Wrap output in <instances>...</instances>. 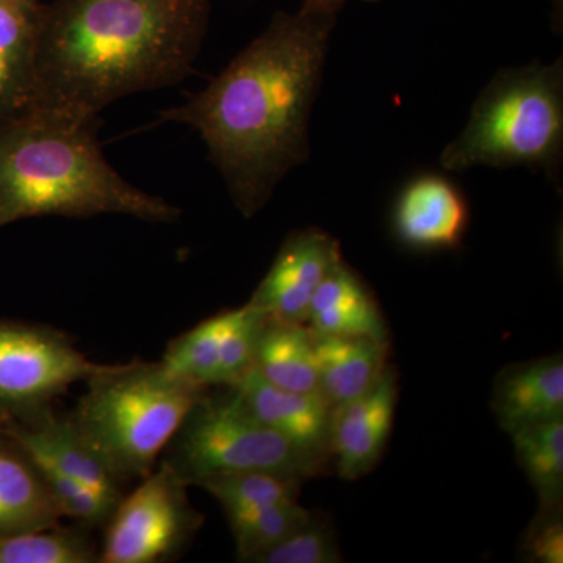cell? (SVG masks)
<instances>
[{
  "label": "cell",
  "instance_id": "cell-12",
  "mask_svg": "<svg viewBox=\"0 0 563 563\" xmlns=\"http://www.w3.org/2000/svg\"><path fill=\"white\" fill-rule=\"evenodd\" d=\"M0 431L9 433L35 461L51 463L114 506L124 496V484L81 439L69 415L55 413L51 407L27 420H0Z\"/></svg>",
  "mask_w": 563,
  "mask_h": 563
},
{
  "label": "cell",
  "instance_id": "cell-22",
  "mask_svg": "<svg viewBox=\"0 0 563 563\" xmlns=\"http://www.w3.org/2000/svg\"><path fill=\"white\" fill-rule=\"evenodd\" d=\"M299 481L279 474L243 472L221 474L199 484L221 504L228 520L274 504L296 501Z\"/></svg>",
  "mask_w": 563,
  "mask_h": 563
},
{
  "label": "cell",
  "instance_id": "cell-3",
  "mask_svg": "<svg viewBox=\"0 0 563 563\" xmlns=\"http://www.w3.org/2000/svg\"><path fill=\"white\" fill-rule=\"evenodd\" d=\"M99 214L169 224L180 210L111 166L98 117L40 103L0 122V229L29 218Z\"/></svg>",
  "mask_w": 563,
  "mask_h": 563
},
{
  "label": "cell",
  "instance_id": "cell-26",
  "mask_svg": "<svg viewBox=\"0 0 563 563\" xmlns=\"http://www.w3.org/2000/svg\"><path fill=\"white\" fill-rule=\"evenodd\" d=\"M523 554L533 563L563 562L562 509H540L526 533Z\"/></svg>",
  "mask_w": 563,
  "mask_h": 563
},
{
  "label": "cell",
  "instance_id": "cell-10",
  "mask_svg": "<svg viewBox=\"0 0 563 563\" xmlns=\"http://www.w3.org/2000/svg\"><path fill=\"white\" fill-rule=\"evenodd\" d=\"M231 388L258 421L288 440L320 472L324 470L325 459L332 455L333 410L324 396L282 390L254 369Z\"/></svg>",
  "mask_w": 563,
  "mask_h": 563
},
{
  "label": "cell",
  "instance_id": "cell-1",
  "mask_svg": "<svg viewBox=\"0 0 563 563\" xmlns=\"http://www.w3.org/2000/svg\"><path fill=\"white\" fill-rule=\"evenodd\" d=\"M333 21L335 14L306 5L277 13L203 90L163 111L162 121L201 135L243 217H255L309 158V121Z\"/></svg>",
  "mask_w": 563,
  "mask_h": 563
},
{
  "label": "cell",
  "instance_id": "cell-23",
  "mask_svg": "<svg viewBox=\"0 0 563 563\" xmlns=\"http://www.w3.org/2000/svg\"><path fill=\"white\" fill-rule=\"evenodd\" d=\"M101 550L80 529L54 528L0 539V563H98Z\"/></svg>",
  "mask_w": 563,
  "mask_h": 563
},
{
  "label": "cell",
  "instance_id": "cell-25",
  "mask_svg": "<svg viewBox=\"0 0 563 563\" xmlns=\"http://www.w3.org/2000/svg\"><path fill=\"white\" fill-rule=\"evenodd\" d=\"M331 525L312 514L306 525L251 563H342Z\"/></svg>",
  "mask_w": 563,
  "mask_h": 563
},
{
  "label": "cell",
  "instance_id": "cell-19",
  "mask_svg": "<svg viewBox=\"0 0 563 563\" xmlns=\"http://www.w3.org/2000/svg\"><path fill=\"white\" fill-rule=\"evenodd\" d=\"M252 369L282 390L321 395L313 332L307 324L266 320Z\"/></svg>",
  "mask_w": 563,
  "mask_h": 563
},
{
  "label": "cell",
  "instance_id": "cell-4",
  "mask_svg": "<svg viewBox=\"0 0 563 563\" xmlns=\"http://www.w3.org/2000/svg\"><path fill=\"white\" fill-rule=\"evenodd\" d=\"M209 388L181 380L161 362L102 365L69 413L81 439L122 484L154 472L181 422Z\"/></svg>",
  "mask_w": 563,
  "mask_h": 563
},
{
  "label": "cell",
  "instance_id": "cell-2",
  "mask_svg": "<svg viewBox=\"0 0 563 563\" xmlns=\"http://www.w3.org/2000/svg\"><path fill=\"white\" fill-rule=\"evenodd\" d=\"M209 0H51L36 49L40 103L98 117L136 92L191 73Z\"/></svg>",
  "mask_w": 563,
  "mask_h": 563
},
{
  "label": "cell",
  "instance_id": "cell-15",
  "mask_svg": "<svg viewBox=\"0 0 563 563\" xmlns=\"http://www.w3.org/2000/svg\"><path fill=\"white\" fill-rule=\"evenodd\" d=\"M492 410L504 432L563 420L562 355L507 366L496 377Z\"/></svg>",
  "mask_w": 563,
  "mask_h": 563
},
{
  "label": "cell",
  "instance_id": "cell-7",
  "mask_svg": "<svg viewBox=\"0 0 563 563\" xmlns=\"http://www.w3.org/2000/svg\"><path fill=\"white\" fill-rule=\"evenodd\" d=\"M101 366L57 329L0 320V420H27L51 409L63 393L87 383Z\"/></svg>",
  "mask_w": 563,
  "mask_h": 563
},
{
  "label": "cell",
  "instance_id": "cell-24",
  "mask_svg": "<svg viewBox=\"0 0 563 563\" xmlns=\"http://www.w3.org/2000/svg\"><path fill=\"white\" fill-rule=\"evenodd\" d=\"M312 517L298 501L274 504L229 520L235 539L236 559L251 563L258 554L280 543Z\"/></svg>",
  "mask_w": 563,
  "mask_h": 563
},
{
  "label": "cell",
  "instance_id": "cell-8",
  "mask_svg": "<svg viewBox=\"0 0 563 563\" xmlns=\"http://www.w3.org/2000/svg\"><path fill=\"white\" fill-rule=\"evenodd\" d=\"M188 487L168 463L155 466L111 514L99 562L158 563L177 558L203 525Z\"/></svg>",
  "mask_w": 563,
  "mask_h": 563
},
{
  "label": "cell",
  "instance_id": "cell-6",
  "mask_svg": "<svg viewBox=\"0 0 563 563\" xmlns=\"http://www.w3.org/2000/svg\"><path fill=\"white\" fill-rule=\"evenodd\" d=\"M162 461L187 485L243 472L279 474L306 483L321 473L288 440L258 421L232 388L221 395L203 393Z\"/></svg>",
  "mask_w": 563,
  "mask_h": 563
},
{
  "label": "cell",
  "instance_id": "cell-9",
  "mask_svg": "<svg viewBox=\"0 0 563 563\" xmlns=\"http://www.w3.org/2000/svg\"><path fill=\"white\" fill-rule=\"evenodd\" d=\"M342 258L339 242L329 233L320 229L291 232L247 302L268 320L307 324L314 292Z\"/></svg>",
  "mask_w": 563,
  "mask_h": 563
},
{
  "label": "cell",
  "instance_id": "cell-18",
  "mask_svg": "<svg viewBox=\"0 0 563 563\" xmlns=\"http://www.w3.org/2000/svg\"><path fill=\"white\" fill-rule=\"evenodd\" d=\"M313 343L321 395L332 409L372 390L388 366L384 340L313 333Z\"/></svg>",
  "mask_w": 563,
  "mask_h": 563
},
{
  "label": "cell",
  "instance_id": "cell-14",
  "mask_svg": "<svg viewBox=\"0 0 563 563\" xmlns=\"http://www.w3.org/2000/svg\"><path fill=\"white\" fill-rule=\"evenodd\" d=\"M44 0H0V122L40 106L36 49Z\"/></svg>",
  "mask_w": 563,
  "mask_h": 563
},
{
  "label": "cell",
  "instance_id": "cell-21",
  "mask_svg": "<svg viewBox=\"0 0 563 563\" xmlns=\"http://www.w3.org/2000/svg\"><path fill=\"white\" fill-rule=\"evenodd\" d=\"M228 324L229 310L176 336L163 354V368L198 387H218L222 342Z\"/></svg>",
  "mask_w": 563,
  "mask_h": 563
},
{
  "label": "cell",
  "instance_id": "cell-13",
  "mask_svg": "<svg viewBox=\"0 0 563 563\" xmlns=\"http://www.w3.org/2000/svg\"><path fill=\"white\" fill-rule=\"evenodd\" d=\"M470 211L461 190L437 174L415 177L396 201L395 231L415 250L459 246L468 228Z\"/></svg>",
  "mask_w": 563,
  "mask_h": 563
},
{
  "label": "cell",
  "instance_id": "cell-27",
  "mask_svg": "<svg viewBox=\"0 0 563 563\" xmlns=\"http://www.w3.org/2000/svg\"><path fill=\"white\" fill-rule=\"evenodd\" d=\"M346 2H350V0H303V5L336 14V11L342 9ZM365 2H376V0H365Z\"/></svg>",
  "mask_w": 563,
  "mask_h": 563
},
{
  "label": "cell",
  "instance_id": "cell-11",
  "mask_svg": "<svg viewBox=\"0 0 563 563\" xmlns=\"http://www.w3.org/2000/svg\"><path fill=\"white\" fill-rule=\"evenodd\" d=\"M398 401V377L387 366L372 390L333 407L331 453L340 476L357 481L383 457L395 420Z\"/></svg>",
  "mask_w": 563,
  "mask_h": 563
},
{
  "label": "cell",
  "instance_id": "cell-16",
  "mask_svg": "<svg viewBox=\"0 0 563 563\" xmlns=\"http://www.w3.org/2000/svg\"><path fill=\"white\" fill-rule=\"evenodd\" d=\"M62 518L35 461L0 431V539L54 528Z\"/></svg>",
  "mask_w": 563,
  "mask_h": 563
},
{
  "label": "cell",
  "instance_id": "cell-5",
  "mask_svg": "<svg viewBox=\"0 0 563 563\" xmlns=\"http://www.w3.org/2000/svg\"><path fill=\"white\" fill-rule=\"evenodd\" d=\"M562 152V62L533 63L493 77L461 135L444 147L442 166L454 173L531 166L558 181Z\"/></svg>",
  "mask_w": 563,
  "mask_h": 563
},
{
  "label": "cell",
  "instance_id": "cell-17",
  "mask_svg": "<svg viewBox=\"0 0 563 563\" xmlns=\"http://www.w3.org/2000/svg\"><path fill=\"white\" fill-rule=\"evenodd\" d=\"M307 325L318 335L369 336L388 342L376 299L343 258L325 274L314 292Z\"/></svg>",
  "mask_w": 563,
  "mask_h": 563
},
{
  "label": "cell",
  "instance_id": "cell-20",
  "mask_svg": "<svg viewBox=\"0 0 563 563\" xmlns=\"http://www.w3.org/2000/svg\"><path fill=\"white\" fill-rule=\"evenodd\" d=\"M515 454L540 499V509H562L563 420L510 433Z\"/></svg>",
  "mask_w": 563,
  "mask_h": 563
}]
</instances>
